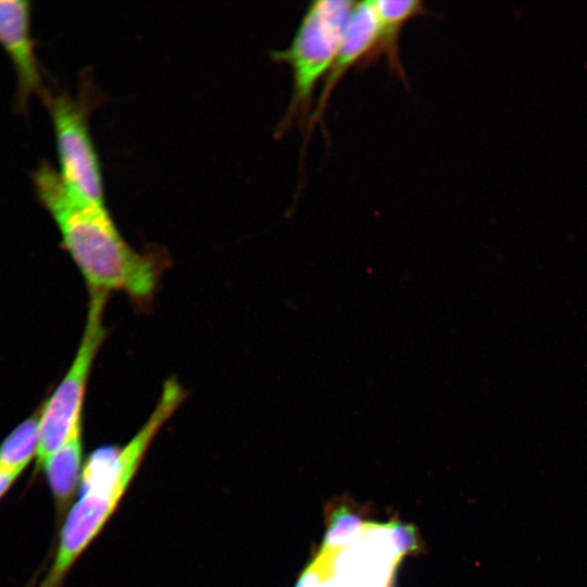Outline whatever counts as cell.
I'll return each mask as SVG.
<instances>
[{
  "label": "cell",
  "mask_w": 587,
  "mask_h": 587,
  "mask_svg": "<svg viewBox=\"0 0 587 587\" xmlns=\"http://www.w3.org/2000/svg\"><path fill=\"white\" fill-rule=\"evenodd\" d=\"M34 183L89 290H117L142 300L152 295L159 278L158 261L123 239L105 204L71 195L49 164L39 166Z\"/></svg>",
  "instance_id": "cell-1"
},
{
  "label": "cell",
  "mask_w": 587,
  "mask_h": 587,
  "mask_svg": "<svg viewBox=\"0 0 587 587\" xmlns=\"http://www.w3.org/2000/svg\"><path fill=\"white\" fill-rule=\"evenodd\" d=\"M184 398L176 380L165 382L153 412L126 446L103 447L89 457L82 473V496L66 517L55 560L39 587H60L115 510L151 441Z\"/></svg>",
  "instance_id": "cell-2"
},
{
  "label": "cell",
  "mask_w": 587,
  "mask_h": 587,
  "mask_svg": "<svg viewBox=\"0 0 587 587\" xmlns=\"http://www.w3.org/2000/svg\"><path fill=\"white\" fill-rule=\"evenodd\" d=\"M355 4L349 0L311 2L289 46L271 52L275 61L287 63L292 72V93L284 124L299 120L309 125L314 89L340 48Z\"/></svg>",
  "instance_id": "cell-3"
},
{
  "label": "cell",
  "mask_w": 587,
  "mask_h": 587,
  "mask_svg": "<svg viewBox=\"0 0 587 587\" xmlns=\"http://www.w3.org/2000/svg\"><path fill=\"white\" fill-rule=\"evenodd\" d=\"M108 292L90 290L84 334L74 361L39 415L37 467L79 427L84 395L92 362L103 342V310Z\"/></svg>",
  "instance_id": "cell-4"
},
{
  "label": "cell",
  "mask_w": 587,
  "mask_h": 587,
  "mask_svg": "<svg viewBox=\"0 0 587 587\" xmlns=\"http://www.w3.org/2000/svg\"><path fill=\"white\" fill-rule=\"evenodd\" d=\"M59 158V176L74 197L104 204L101 167L88 129L87 111L67 95L49 100Z\"/></svg>",
  "instance_id": "cell-5"
},
{
  "label": "cell",
  "mask_w": 587,
  "mask_h": 587,
  "mask_svg": "<svg viewBox=\"0 0 587 587\" xmlns=\"http://www.w3.org/2000/svg\"><path fill=\"white\" fill-rule=\"evenodd\" d=\"M377 34L378 24L372 1L357 2L340 48L324 77L316 108L307 127L308 135L320 123L328 99L342 76L355 64L365 63L369 60L375 49Z\"/></svg>",
  "instance_id": "cell-6"
},
{
  "label": "cell",
  "mask_w": 587,
  "mask_h": 587,
  "mask_svg": "<svg viewBox=\"0 0 587 587\" xmlns=\"http://www.w3.org/2000/svg\"><path fill=\"white\" fill-rule=\"evenodd\" d=\"M0 43L13 63L21 100L38 91L41 82L30 35L29 2L0 0Z\"/></svg>",
  "instance_id": "cell-7"
},
{
  "label": "cell",
  "mask_w": 587,
  "mask_h": 587,
  "mask_svg": "<svg viewBox=\"0 0 587 587\" xmlns=\"http://www.w3.org/2000/svg\"><path fill=\"white\" fill-rule=\"evenodd\" d=\"M378 24L375 49L365 62L369 65L385 55L389 70L401 78L404 71L399 58V37L404 25L424 13L423 2L419 0H376L372 1Z\"/></svg>",
  "instance_id": "cell-8"
},
{
  "label": "cell",
  "mask_w": 587,
  "mask_h": 587,
  "mask_svg": "<svg viewBox=\"0 0 587 587\" xmlns=\"http://www.w3.org/2000/svg\"><path fill=\"white\" fill-rule=\"evenodd\" d=\"M83 461L82 427L77 428L46 461L48 482L60 505L66 504L77 486Z\"/></svg>",
  "instance_id": "cell-9"
},
{
  "label": "cell",
  "mask_w": 587,
  "mask_h": 587,
  "mask_svg": "<svg viewBox=\"0 0 587 587\" xmlns=\"http://www.w3.org/2000/svg\"><path fill=\"white\" fill-rule=\"evenodd\" d=\"M39 417L20 424L0 446V472L20 475L37 452Z\"/></svg>",
  "instance_id": "cell-10"
},
{
  "label": "cell",
  "mask_w": 587,
  "mask_h": 587,
  "mask_svg": "<svg viewBox=\"0 0 587 587\" xmlns=\"http://www.w3.org/2000/svg\"><path fill=\"white\" fill-rule=\"evenodd\" d=\"M17 476V474L0 472V498L5 494Z\"/></svg>",
  "instance_id": "cell-11"
}]
</instances>
